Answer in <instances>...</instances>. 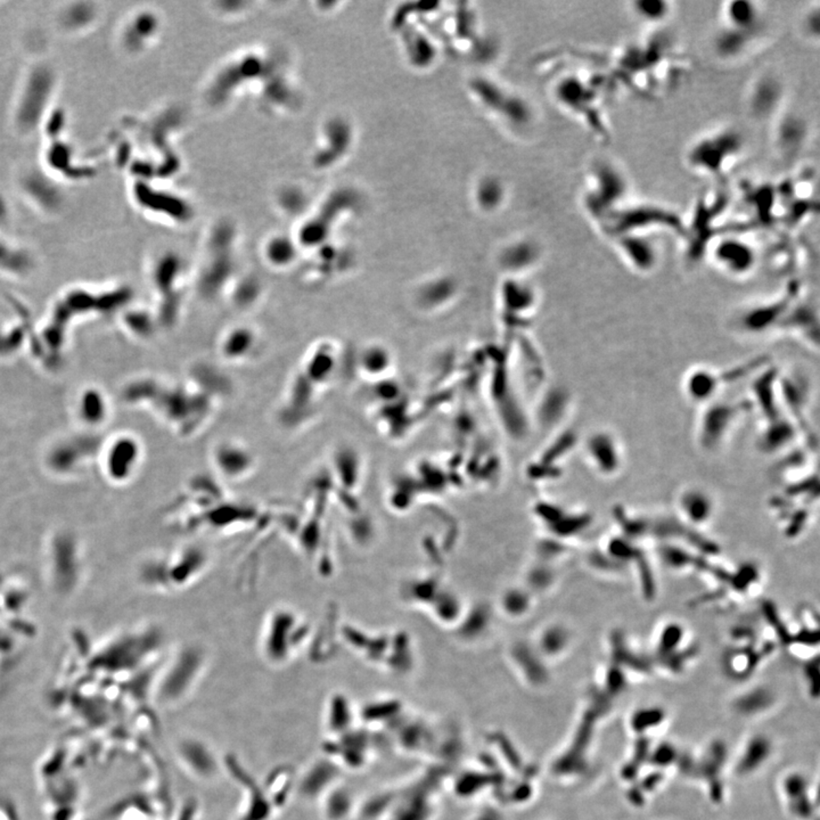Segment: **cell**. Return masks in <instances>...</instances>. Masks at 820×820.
Listing matches in <instances>:
<instances>
[{"instance_id":"cell-8","label":"cell","mask_w":820,"mask_h":820,"mask_svg":"<svg viewBox=\"0 0 820 820\" xmlns=\"http://www.w3.org/2000/svg\"><path fill=\"white\" fill-rule=\"evenodd\" d=\"M685 637V630L682 625L677 623V622H671L665 625L664 628L662 629L660 637H658V654L661 655L662 658H669L671 654H675L677 649L680 647L682 641Z\"/></svg>"},{"instance_id":"cell-14","label":"cell","mask_w":820,"mask_h":820,"mask_svg":"<svg viewBox=\"0 0 820 820\" xmlns=\"http://www.w3.org/2000/svg\"><path fill=\"white\" fill-rule=\"evenodd\" d=\"M808 514L804 510H797V513L793 514L792 520H791L788 527H787V534L791 536H795V534H800L801 531L804 530V525L807 523Z\"/></svg>"},{"instance_id":"cell-6","label":"cell","mask_w":820,"mask_h":820,"mask_svg":"<svg viewBox=\"0 0 820 820\" xmlns=\"http://www.w3.org/2000/svg\"><path fill=\"white\" fill-rule=\"evenodd\" d=\"M679 504L686 519L695 525L706 523L712 515V500L699 490L686 491Z\"/></svg>"},{"instance_id":"cell-12","label":"cell","mask_w":820,"mask_h":820,"mask_svg":"<svg viewBox=\"0 0 820 820\" xmlns=\"http://www.w3.org/2000/svg\"><path fill=\"white\" fill-rule=\"evenodd\" d=\"M643 553L632 541L625 537H615L608 545V556L620 564L636 560Z\"/></svg>"},{"instance_id":"cell-4","label":"cell","mask_w":820,"mask_h":820,"mask_svg":"<svg viewBox=\"0 0 820 820\" xmlns=\"http://www.w3.org/2000/svg\"><path fill=\"white\" fill-rule=\"evenodd\" d=\"M260 335L251 325L240 324L228 328L219 340L218 350L223 360L243 364L256 357L260 348Z\"/></svg>"},{"instance_id":"cell-10","label":"cell","mask_w":820,"mask_h":820,"mask_svg":"<svg viewBox=\"0 0 820 820\" xmlns=\"http://www.w3.org/2000/svg\"><path fill=\"white\" fill-rule=\"evenodd\" d=\"M670 5L665 1H635L632 3V12L636 16L646 22L663 21L670 14Z\"/></svg>"},{"instance_id":"cell-7","label":"cell","mask_w":820,"mask_h":820,"mask_svg":"<svg viewBox=\"0 0 820 820\" xmlns=\"http://www.w3.org/2000/svg\"><path fill=\"white\" fill-rule=\"evenodd\" d=\"M115 467L118 469L115 475L125 479L132 475L137 469L140 460V446L136 440L125 438L115 446Z\"/></svg>"},{"instance_id":"cell-1","label":"cell","mask_w":820,"mask_h":820,"mask_svg":"<svg viewBox=\"0 0 820 820\" xmlns=\"http://www.w3.org/2000/svg\"><path fill=\"white\" fill-rule=\"evenodd\" d=\"M741 137L730 129L704 136L689 149L688 166L701 176L721 175L732 160L742 152Z\"/></svg>"},{"instance_id":"cell-2","label":"cell","mask_w":820,"mask_h":820,"mask_svg":"<svg viewBox=\"0 0 820 820\" xmlns=\"http://www.w3.org/2000/svg\"><path fill=\"white\" fill-rule=\"evenodd\" d=\"M304 632V621L297 613L287 608L276 610L268 619L261 638L264 654L271 661H285L300 646Z\"/></svg>"},{"instance_id":"cell-11","label":"cell","mask_w":820,"mask_h":820,"mask_svg":"<svg viewBox=\"0 0 820 820\" xmlns=\"http://www.w3.org/2000/svg\"><path fill=\"white\" fill-rule=\"evenodd\" d=\"M760 579L759 567L754 563H744L739 567L735 573H730L729 584L739 594H745L751 588L756 584Z\"/></svg>"},{"instance_id":"cell-3","label":"cell","mask_w":820,"mask_h":820,"mask_svg":"<svg viewBox=\"0 0 820 820\" xmlns=\"http://www.w3.org/2000/svg\"><path fill=\"white\" fill-rule=\"evenodd\" d=\"M211 464L220 479L240 482L252 475L257 466L253 451L237 440H223L211 451Z\"/></svg>"},{"instance_id":"cell-13","label":"cell","mask_w":820,"mask_h":820,"mask_svg":"<svg viewBox=\"0 0 820 820\" xmlns=\"http://www.w3.org/2000/svg\"><path fill=\"white\" fill-rule=\"evenodd\" d=\"M636 562H638L639 570H641V587H643L645 597L653 598L655 595L654 577H653V572L649 567V564L647 560H645L644 554L641 553V556L638 557Z\"/></svg>"},{"instance_id":"cell-5","label":"cell","mask_w":820,"mask_h":820,"mask_svg":"<svg viewBox=\"0 0 820 820\" xmlns=\"http://www.w3.org/2000/svg\"><path fill=\"white\" fill-rule=\"evenodd\" d=\"M723 25L732 30L756 34L761 21V12L752 1H730L723 8Z\"/></svg>"},{"instance_id":"cell-9","label":"cell","mask_w":820,"mask_h":820,"mask_svg":"<svg viewBox=\"0 0 820 820\" xmlns=\"http://www.w3.org/2000/svg\"><path fill=\"white\" fill-rule=\"evenodd\" d=\"M660 557L663 563L672 570H682L687 567H696L699 558L694 556L688 550L682 549L679 547L664 545L660 548Z\"/></svg>"}]
</instances>
